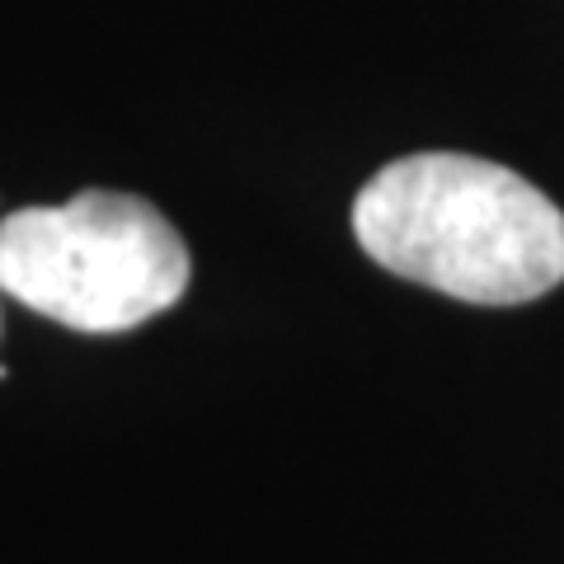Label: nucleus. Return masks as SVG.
<instances>
[{"label": "nucleus", "mask_w": 564, "mask_h": 564, "mask_svg": "<svg viewBox=\"0 0 564 564\" xmlns=\"http://www.w3.org/2000/svg\"><path fill=\"white\" fill-rule=\"evenodd\" d=\"M352 236L386 273L470 306H527L564 282V212L522 174L462 151L377 170Z\"/></svg>", "instance_id": "1"}, {"label": "nucleus", "mask_w": 564, "mask_h": 564, "mask_svg": "<svg viewBox=\"0 0 564 564\" xmlns=\"http://www.w3.org/2000/svg\"><path fill=\"white\" fill-rule=\"evenodd\" d=\"M188 288V250L147 198L85 188L66 207L0 221V292L80 334H118L170 311Z\"/></svg>", "instance_id": "2"}]
</instances>
